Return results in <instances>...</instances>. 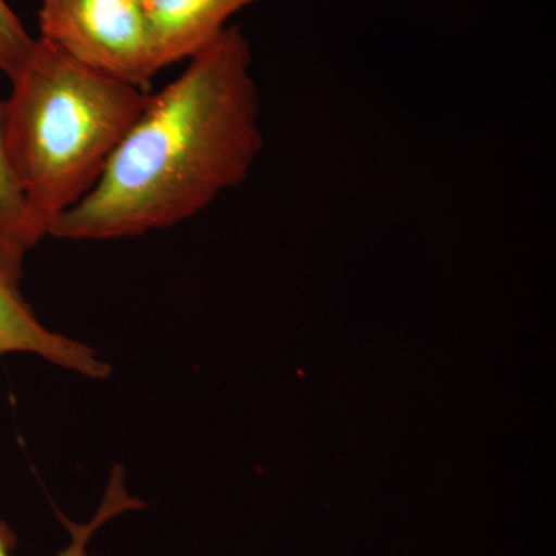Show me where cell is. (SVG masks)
Masks as SVG:
<instances>
[{
    "label": "cell",
    "mask_w": 556,
    "mask_h": 556,
    "mask_svg": "<svg viewBox=\"0 0 556 556\" xmlns=\"http://www.w3.org/2000/svg\"><path fill=\"white\" fill-rule=\"evenodd\" d=\"M24 257L0 240V357L35 354L89 379H105L112 368L93 348L47 328L21 289Z\"/></svg>",
    "instance_id": "277c9868"
},
{
    "label": "cell",
    "mask_w": 556,
    "mask_h": 556,
    "mask_svg": "<svg viewBox=\"0 0 556 556\" xmlns=\"http://www.w3.org/2000/svg\"><path fill=\"white\" fill-rule=\"evenodd\" d=\"M46 239L30 217L11 170L5 142V105L0 100V240L25 258Z\"/></svg>",
    "instance_id": "52a82bcc"
},
{
    "label": "cell",
    "mask_w": 556,
    "mask_h": 556,
    "mask_svg": "<svg viewBox=\"0 0 556 556\" xmlns=\"http://www.w3.org/2000/svg\"><path fill=\"white\" fill-rule=\"evenodd\" d=\"M24 24L7 0H0V72L14 76L35 46Z\"/></svg>",
    "instance_id": "ba28073f"
},
{
    "label": "cell",
    "mask_w": 556,
    "mask_h": 556,
    "mask_svg": "<svg viewBox=\"0 0 556 556\" xmlns=\"http://www.w3.org/2000/svg\"><path fill=\"white\" fill-rule=\"evenodd\" d=\"M251 43L228 27L150 93L93 190L51 226L67 241L170 229L243 185L263 150Z\"/></svg>",
    "instance_id": "6da1fadb"
},
{
    "label": "cell",
    "mask_w": 556,
    "mask_h": 556,
    "mask_svg": "<svg viewBox=\"0 0 556 556\" xmlns=\"http://www.w3.org/2000/svg\"><path fill=\"white\" fill-rule=\"evenodd\" d=\"M39 39L142 90L159 75L141 0H42Z\"/></svg>",
    "instance_id": "3957f363"
},
{
    "label": "cell",
    "mask_w": 556,
    "mask_h": 556,
    "mask_svg": "<svg viewBox=\"0 0 556 556\" xmlns=\"http://www.w3.org/2000/svg\"><path fill=\"white\" fill-rule=\"evenodd\" d=\"M144 506L146 504L141 500L131 496L129 490H127L124 468L121 466L113 467L100 507L97 508L89 521L75 522L60 515L62 525L67 527L70 543L62 548L60 554L54 556H101L89 552V544L93 540L94 533L109 525L112 519L129 514V511L139 510ZM16 544V533L10 529L7 522L0 521V556H13L11 552L14 551Z\"/></svg>",
    "instance_id": "8992f818"
},
{
    "label": "cell",
    "mask_w": 556,
    "mask_h": 556,
    "mask_svg": "<svg viewBox=\"0 0 556 556\" xmlns=\"http://www.w3.org/2000/svg\"><path fill=\"white\" fill-rule=\"evenodd\" d=\"M10 80L3 105L11 170L33 222L49 237L98 185L150 93L39 38Z\"/></svg>",
    "instance_id": "7a4b0ae2"
},
{
    "label": "cell",
    "mask_w": 556,
    "mask_h": 556,
    "mask_svg": "<svg viewBox=\"0 0 556 556\" xmlns=\"http://www.w3.org/2000/svg\"><path fill=\"white\" fill-rule=\"evenodd\" d=\"M159 73L211 46L254 0H141Z\"/></svg>",
    "instance_id": "5b68a950"
}]
</instances>
